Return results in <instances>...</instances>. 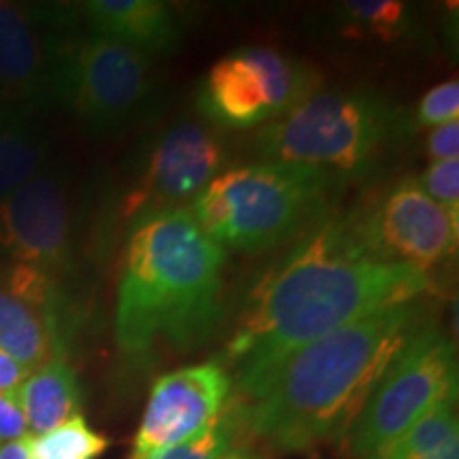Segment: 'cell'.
Here are the masks:
<instances>
[{"label":"cell","instance_id":"obj_1","mask_svg":"<svg viewBox=\"0 0 459 459\" xmlns=\"http://www.w3.org/2000/svg\"><path fill=\"white\" fill-rule=\"evenodd\" d=\"M432 290L428 273L372 254L347 215H325L245 296L228 341L240 398L317 338Z\"/></svg>","mask_w":459,"mask_h":459},{"label":"cell","instance_id":"obj_2","mask_svg":"<svg viewBox=\"0 0 459 459\" xmlns=\"http://www.w3.org/2000/svg\"><path fill=\"white\" fill-rule=\"evenodd\" d=\"M428 315L415 302L361 315L290 355L238 415L277 451H311L341 440L383 372Z\"/></svg>","mask_w":459,"mask_h":459},{"label":"cell","instance_id":"obj_3","mask_svg":"<svg viewBox=\"0 0 459 459\" xmlns=\"http://www.w3.org/2000/svg\"><path fill=\"white\" fill-rule=\"evenodd\" d=\"M128 230L115 304L119 351L147 364L160 347H200L221 319L226 249L189 209L147 215Z\"/></svg>","mask_w":459,"mask_h":459},{"label":"cell","instance_id":"obj_4","mask_svg":"<svg viewBox=\"0 0 459 459\" xmlns=\"http://www.w3.org/2000/svg\"><path fill=\"white\" fill-rule=\"evenodd\" d=\"M338 187L307 166L255 162L221 170L187 209L223 249L254 254L324 220Z\"/></svg>","mask_w":459,"mask_h":459},{"label":"cell","instance_id":"obj_5","mask_svg":"<svg viewBox=\"0 0 459 459\" xmlns=\"http://www.w3.org/2000/svg\"><path fill=\"white\" fill-rule=\"evenodd\" d=\"M409 128L404 113L364 90L315 91L255 134L264 162L307 166L338 186L366 179Z\"/></svg>","mask_w":459,"mask_h":459},{"label":"cell","instance_id":"obj_6","mask_svg":"<svg viewBox=\"0 0 459 459\" xmlns=\"http://www.w3.org/2000/svg\"><path fill=\"white\" fill-rule=\"evenodd\" d=\"M446 395H457V359L451 338L426 317L406 338L355 419L349 446L358 459H375L385 446Z\"/></svg>","mask_w":459,"mask_h":459},{"label":"cell","instance_id":"obj_7","mask_svg":"<svg viewBox=\"0 0 459 459\" xmlns=\"http://www.w3.org/2000/svg\"><path fill=\"white\" fill-rule=\"evenodd\" d=\"M156 57L100 34L65 41L56 99L99 134L128 128L145 115L156 91Z\"/></svg>","mask_w":459,"mask_h":459},{"label":"cell","instance_id":"obj_8","mask_svg":"<svg viewBox=\"0 0 459 459\" xmlns=\"http://www.w3.org/2000/svg\"><path fill=\"white\" fill-rule=\"evenodd\" d=\"M321 82L317 68L294 56L273 48H240L209 68L196 105L215 128L249 130L283 117L313 96Z\"/></svg>","mask_w":459,"mask_h":459},{"label":"cell","instance_id":"obj_9","mask_svg":"<svg viewBox=\"0 0 459 459\" xmlns=\"http://www.w3.org/2000/svg\"><path fill=\"white\" fill-rule=\"evenodd\" d=\"M347 217L372 254L428 274L457 251L459 215L434 203L417 177L394 181Z\"/></svg>","mask_w":459,"mask_h":459},{"label":"cell","instance_id":"obj_10","mask_svg":"<svg viewBox=\"0 0 459 459\" xmlns=\"http://www.w3.org/2000/svg\"><path fill=\"white\" fill-rule=\"evenodd\" d=\"M228 164V145L215 126L183 122L147 147L119 215L134 223L147 215L187 209Z\"/></svg>","mask_w":459,"mask_h":459},{"label":"cell","instance_id":"obj_11","mask_svg":"<svg viewBox=\"0 0 459 459\" xmlns=\"http://www.w3.org/2000/svg\"><path fill=\"white\" fill-rule=\"evenodd\" d=\"M73 249V206L57 177H32L0 200V251L15 264L60 277L71 271Z\"/></svg>","mask_w":459,"mask_h":459},{"label":"cell","instance_id":"obj_12","mask_svg":"<svg viewBox=\"0 0 459 459\" xmlns=\"http://www.w3.org/2000/svg\"><path fill=\"white\" fill-rule=\"evenodd\" d=\"M232 381L220 361L166 372L149 392L132 459H145L192 438L228 409Z\"/></svg>","mask_w":459,"mask_h":459},{"label":"cell","instance_id":"obj_13","mask_svg":"<svg viewBox=\"0 0 459 459\" xmlns=\"http://www.w3.org/2000/svg\"><path fill=\"white\" fill-rule=\"evenodd\" d=\"M57 277L28 266L0 268V351L34 372L62 353Z\"/></svg>","mask_w":459,"mask_h":459},{"label":"cell","instance_id":"obj_14","mask_svg":"<svg viewBox=\"0 0 459 459\" xmlns=\"http://www.w3.org/2000/svg\"><path fill=\"white\" fill-rule=\"evenodd\" d=\"M26 4L0 0V108L32 115L56 100L65 41Z\"/></svg>","mask_w":459,"mask_h":459},{"label":"cell","instance_id":"obj_15","mask_svg":"<svg viewBox=\"0 0 459 459\" xmlns=\"http://www.w3.org/2000/svg\"><path fill=\"white\" fill-rule=\"evenodd\" d=\"M88 32L108 37L153 57L170 54L181 43L175 11L160 0H90L82 4Z\"/></svg>","mask_w":459,"mask_h":459},{"label":"cell","instance_id":"obj_16","mask_svg":"<svg viewBox=\"0 0 459 459\" xmlns=\"http://www.w3.org/2000/svg\"><path fill=\"white\" fill-rule=\"evenodd\" d=\"M17 394L30 436L49 432L82 415V387L65 355H56L30 372Z\"/></svg>","mask_w":459,"mask_h":459},{"label":"cell","instance_id":"obj_17","mask_svg":"<svg viewBox=\"0 0 459 459\" xmlns=\"http://www.w3.org/2000/svg\"><path fill=\"white\" fill-rule=\"evenodd\" d=\"M48 153L49 143L32 115L0 108V200L37 177Z\"/></svg>","mask_w":459,"mask_h":459},{"label":"cell","instance_id":"obj_18","mask_svg":"<svg viewBox=\"0 0 459 459\" xmlns=\"http://www.w3.org/2000/svg\"><path fill=\"white\" fill-rule=\"evenodd\" d=\"M455 398L446 395L375 459H459Z\"/></svg>","mask_w":459,"mask_h":459},{"label":"cell","instance_id":"obj_19","mask_svg":"<svg viewBox=\"0 0 459 459\" xmlns=\"http://www.w3.org/2000/svg\"><path fill=\"white\" fill-rule=\"evenodd\" d=\"M336 15L338 30L353 41L395 43L415 30V13L398 0H349Z\"/></svg>","mask_w":459,"mask_h":459},{"label":"cell","instance_id":"obj_20","mask_svg":"<svg viewBox=\"0 0 459 459\" xmlns=\"http://www.w3.org/2000/svg\"><path fill=\"white\" fill-rule=\"evenodd\" d=\"M32 459H99L108 449L105 434L94 432L83 415L73 417L49 432L30 436Z\"/></svg>","mask_w":459,"mask_h":459},{"label":"cell","instance_id":"obj_21","mask_svg":"<svg viewBox=\"0 0 459 459\" xmlns=\"http://www.w3.org/2000/svg\"><path fill=\"white\" fill-rule=\"evenodd\" d=\"M238 409L228 406L213 423H209L192 438L153 453L145 459H226L234 453V443L238 434Z\"/></svg>","mask_w":459,"mask_h":459},{"label":"cell","instance_id":"obj_22","mask_svg":"<svg viewBox=\"0 0 459 459\" xmlns=\"http://www.w3.org/2000/svg\"><path fill=\"white\" fill-rule=\"evenodd\" d=\"M459 117V82L449 79L429 88L419 100L415 111V128H436Z\"/></svg>","mask_w":459,"mask_h":459},{"label":"cell","instance_id":"obj_23","mask_svg":"<svg viewBox=\"0 0 459 459\" xmlns=\"http://www.w3.org/2000/svg\"><path fill=\"white\" fill-rule=\"evenodd\" d=\"M417 181L434 203L459 215V160L432 162Z\"/></svg>","mask_w":459,"mask_h":459},{"label":"cell","instance_id":"obj_24","mask_svg":"<svg viewBox=\"0 0 459 459\" xmlns=\"http://www.w3.org/2000/svg\"><path fill=\"white\" fill-rule=\"evenodd\" d=\"M26 436H30V432H28L26 415L17 389L0 394V440L13 443V440L26 438Z\"/></svg>","mask_w":459,"mask_h":459},{"label":"cell","instance_id":"obj_25","mask_svg":"<svg viewBox=\"0 0 459 459\" xmlns=\"http://www.w3.org/2000/svg\"><path fill=\"white\" fill-rule=\"evenodd\" d=\"M426 153L432 162L459 160V122L436 126L426 139Z\"/></svg>","mask_w":459,"mask_h":459},{"label":"cell","instance_id":"obj_26","mask_svg":"<svg viewBox=\"0 0 459 459\" xmlns=\"http://www.w3.org/2000/svg\"><path fill=\"white\" fill-rule=\"evenodd\" d=\"M30 375L26 368H22L15 359H11L7 353L0 351V394L15 392Z\"/></svg>","mask_w":459,"mask_h":459},{"label":"cell","instance_id":"obj_27","mask_svg":"<svg viewBox=\"0 0 459 459\" xmlns=\"http://www.w3.org/2000/svg\"><path fill=\"white\" fill-rule=\"evenodd\" d=\"M30 436L22 440H13V443H4L0 446V459H32L30 457Z\"/></svg>","mask_w":459,"mask_h":459},{"label":"cell","instance_id":"obj_28","mask_svg":"<svg viewBox=\"0 0 459 459\" xmlns=\"http://www.w3.org/2000/svg\"><path fill=\"white\" fill-rule=\"evenodd\" d=\"M226 459H262V457L251 455V453H247V451H234V453H230Z\"/></svg>","mask_w":459,"mask_h":459},{"label":"cell","instance_id":"obj_29","mask_svg":"<svg viewBox=\"0 0 459 459\" xmlns=\"http://www.w3.org/2000/svg\"><path fill=\"white\" fill-rule=\"evenodd\" d=\"M315 459H319V457H315Z\"/></svg>","mask_w":459,"mask_h":459}]
</instances>
